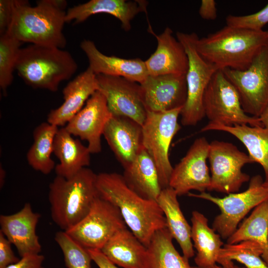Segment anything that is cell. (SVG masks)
I'll return each mask as SVG.
<instances>
[{
	"label": "cell",
	"mask_w": 268,
	"mask_h": 268,
	"mask_svg": "<svg viewBox=\"0 0 268 268\" xmlns=\"http://www.w3.org/2000/svg\"><path fill=\"white\" fill-rule=\"evenodd\" d=\"M98 196L116 205L130 230L146 247L154 233L167 227L164 214L156 201L145 199L117 173L97 174Z\"/></svg>",
	"instance_id": "1"
},
{
	"label": "cell",
	"mask_w": 268,
	"mask_h": 268,
	"mask_svg": "<svg viewBox=\"0 0 268 268\" xmlns=\"http://www.w3.org/2000/svg\"><path fill=\"white\" fill-rule=\"evenodd\" d=\"M268 43V30H255L226 25L196 41L199 54L218 70L247 69Z\"/></svg>",
	"instance_id": "2"
},
{
	"label": "cell",
	"mask_w": 268,
	"mask_h": 268,
	"mask_svg": "<svg viewBox=\"0 0 268 268\" xmlns=\"http://www.w3.org/2000/svg\"><path fill=\"white\" fill-rule=\"evenodd\" d=\"M67 4L64 0H40L32 6L20 0L6 32L22 43L63 49L67 45L63 32Z\"/></svg>",
	"instance_id": "3"
},
{
	"label": "cell",
	"mask_w": 268,
	"mask_h": 268,
	"mask_svg": "<svg viewBox=\"0 0 268 268\" xmlns=\"http://www.w3.org/2000/svg\"><path fill=\"white\" fill-rule=\"evenodd\" d=\"M96 178L97 174L86 167L69 178L56 176L50 184L51 217L62 231L72 228L88 213L98 197Z\"/></svg>",
	"instance_id": "4"
},
{
	"label": "cell",
	"mask_w": 268,
	"mask_h": 268,
	"mask_svg": "<svg viewBox=\"0 0 268 268\" xmlns=\"http://www.w3.org/2000/svg\"><path fill=\"white\" fill-rule=\"evenodd\" d=\"M77 64L63 49L31 44L21 48L15 65L19 77L29 86L55 92L60 83L74 74Z\"/></svg>",
	"instance_id": "5"
},
{
	"label": "cell",
	"mask_w": 268,
	"mask_h": 268,
	"mask_svg": "<svg viewBox=\"0 0 268 268\" xmlns=\"http://www.w3.org/2000/svg\"><path fill=\"white\" fill-rule=\"evenodd\" d=\"M262 177L257 175L249 181L248 188L240 193H233L219 198L204 192L188 195L210 201L216 204L220 212L214 219L212 228L223 239H227L236 230L246 215L258 205L268 200V190Z\"/></svg>",
	"instance_id": "6"
},
{
	"label": "cell",
	"mask_w": 268,
	"mask_h": 268,
	"mask_svg": "<svg viewBox=\"0 0 268 268\" xmlns=\"http://www.w3.org/2000/svg\"><path fill=\"white\" fill-rule=\"evenodd\" d=\"M182 108L164 112L147 111L142 128V146L154 161L162 189L169 187L173 169L169 156L172 139L181 129Z\"/></svg>",
	"instance_id": "7"
},
{
	"label": "cell",
	"mask_w": 268,
	"mask_h": 268,
	"mask_svg": "<svg viewBox=\"0 0 268 268\" xmlns=\"http://www.w3.org/2000/svg\"><path fill=\"white\" fill-rule=\"evenodd\" d=\"M177 39L183 45L188 58L186 74L187 96L181 112V122L184 126L196 125L204 117L203 99L205 89L214 73L218 70L198 52L195 33L178 32Z\"/></svg>",
	"instance_id": "8"
},
{
	"label": "cell",
	"mask_w": 268,
	"mask_h": 268,
	"mask_svg": "<svg viewBox=\"0 0 268 268\" xmlns=\"http://www.w3.org/2000/svg\"><path fill=\"white\" fill-rule=\"evenodd\" d=\"M203 106L209 122L227 126H263L259 117L243 110L239 94L222 70L212 76L204 92Z\"/></svg>",
	"instance_id": "9"
},
{
	"label": "cell",
	"mask_w": 268,
	"mask_h": 268,
	"mask_svg": "<svg viewBox=\"0 0 268 268\" xmlns=\"http://www.w3.org/2000/svg\"><path fill=\"white\" fill-rule=\"evenodd\" d=\"M127 226L119 209L98 196L85 216L65 232L85 249L101 250L116 232Z\"/></svg>",
	"instance_id": "10"
},
{
	"label": "cell",
	"mask_w": 268,
	"mask_h": 268,
	"mask_svg": "<svg viewBox=\"0 0 268 268\" xmlns=\"http://www.w3.org/2000/svg\"><path fill=\"white\" fill-rule=\"evenodd\" d=\"M236 89L244 112L259 117L268 105V43L243 70H222Z\"/></svg>",
	"instance_id": "11"
},
{
	"label": "cell",
	"mask_w": 268,
	"mask_h": 268,
	"mask_svg": "<svg viewBox=\"0 0 268 268\" xmlns=\"http://www.w3.org/2000/svg\"><path fill=\"white\" fill-rule=\"evenodd\" d=\"M208 160L211 172L208 191L227 194L236 193L251 179L242 171V168L253 161L248 154L231 143L212 141L209 143Z\"/></svg>",
	"instance_id": "12"
},
{
	"label": "cell",
	"mask_w": 268,
	"mask_h": 268,
	"mask_svg": "<svg viewBox=\"0 0 268 268\" xmlns=\"http://www.w3.org/2000/svg\"><path fill=\"white\" fill-rule=\"evenodd\" d=\"M209 143L204 137L197 138L186 155L173 167L169 183L178 196L191 190H208L210 175L207 165Z\"/></svg>",
	"instance_id": "13"
},
{
	"label": "cell",
	"mask_w": 268,
	"mask_h": 268,
	"mask_svg": "<svg viewBox=\"0 0 268 268\" xmlns=\"http://www.w3.org/2000/svg\"><path fill=\"white\" fill-rule=\"evenodd\" d=\"M99 89L113 116L130 118L142 126L147 111L140 84L121 76L96 75Z\"/></svg>",
	"instance_id": "14"
},
{
	"label": "cell",
	"mask_w": 268,
	"mask_h": 268,
	"mask_svg": "<svg viewBox=\"0 0 268 268\" xmlns=\"http://www.w3.org/2000/svg\"><path fill=\"white\" fill-rule=\"evenodd\" d=\"M112 116L105 96L98 90L65 127L72 135L87 142L91 154L99 153L102 150L101 136Z\"/></svg>",
	"instance_id": "15"
},
{
	"label": "cell",
	"mask_w": 268,
	"mask_h": 268,
	"mask_svg": "<svg viewBox=\"0 0 268 268\" xmlns=\"http://www.w3.org/2000/svg\"><path fill=\"white\" fill-rule=\"evenodd\" d=\"M140 85L146 111L164 112L183 108L186 101V75H148Z\"/></svg>",
	"instance_id": "16"
},
{
	"label": "cell",
	"mask_w": 268,
	"mask_h": 268,
	"mask_svg": "<svg viewBox=\"0 0 268 268\" xmlns=\"http://www.w3.org/2000/svg\"><path fill=\"white\" fill-rule=\"evenodd\" d=\"M40 217V213L33 211L29 202L15 213L0 216V231L16 247L21 258L41 252L36 231Z\"/></svg>",
	"instance_id": "17"
},
{
	"label": "cell",
	"mask_w": 268,
	"mask_h": 268,
	"mask_svg": "<svg viewBox=\"0 0 268 268\" xmlns=\"http://www.w3.org/2000/svg\"><path fill=\"white\" fill-rule=\"evenodd\" d=\"M98 89L96 74L88 67L63 89L64 102L49 112L47 122L58 127H65Z\"/></svg>",
	"instance_id": "18"
},
{
	"label": "cell",
	"mask_w": 268,
	"mask_h": 268,
	"mask_svg": "<svg viewBox=\"0 0 268 268\" xmlns=\"http://www.w3.org/2000/svg\"><path fill=\"white\" fill-rule=\"evenodd\" d=\"M103 135L124 168L142 148L141 126L127 117L112 116Z\"/></svg>",
	"instance_id": "19"
},
{
	"label": "cell",
	"mask_w": 268,
	"mask_h": 268,
	"mask_svg": "<svg viewBox=\"0 0 268 268\" xmlns=\"http://www.w3.org/2000/svg\"><path fill=\"white\" fill-rule=\"evenodd\" d=\"M80 48L87 57L88 67L96 75L121 76L139 84L149 75L145 62L139 58L127 59L105 55L89 40L82 41Z\"/></svg>",
	"instance_id": "20"
},
{
	"label": "cell",
	"mask_w": 268,
	"mask_h": 268,
	"mask_svg": "<svg viewBox=\"0 0 268 268\" xmlns=\"http://www.w3.org/2000/svg\"><path fill=\"white\" fill-rule=\"evenodd\" d=\"M147 2L143 0H91L69 8L66 14V22L74 20L83 22L91 15L105 13L118 19L126 31L131 29V21L139 12L145 11Z\"/></svg>",
	"instance_id": "21"
},
{
	"label": "cell",
	"mask_w": 268,
	"mask_h": 268,
	"mask_svg": "<svg viewBox=\"0 0 268 268\" xmlns=\"http://www.w3.org/2000/svg\"><path fill=\"white\" fill-rule=\"evenodd\" d=\"M172 33V30L166 27L161 34L156 35V49L144 61L149 75L186 74L189 64L187 54Z\"/></svg>",
	"instance_id": "22"
},
{
	"label": "cell",
	"mask_w": 268,
	"mask_h": 268,
	"mask_svg": "<svg viewBox=\"0 0 268 268\" xmlns=\"http://www.w3.org/2000/svg\"><path fill=\"white\" fill-rule=\"evenodd\" d=\"M65 128L59 129L55 137L53 153L60 161L56 165L57 176L70 178L90 164L91 153L87 146L74 138Z\"/></svg>",
	"instance_id": "23"
},
{
	"label": "cell",
	"mask_w": 268,
	"mask_h": 268,
	"mask_svg": "<svg viewBox=\"0 0 268 268\" xmlns=\"http://www.w3.org/2000/svg\"><path fill=\"white\" fill-rule=\"evenodd\" d=\"M208 131L226 132L239 139L247 148L253 163L257 162L263 167L264 182H268V127L246 125L227 126L208 122L201 132Z\"/></svg>",
	"instance_id": "24"
},
{
	"label": "cell",
	"mask_w": 268,
	"mask_h": 268,
	"mask_svg": "<svg viewBox=\"0 0 268 268\" xmlns=\"http://www.w3.org/2000/svg\"><path fill=\"white\" fill-rule=\"evenodd\" d=\"M123 176L128 185L139 195L156 201L162 189L156 165L143 147L133 161L124 168Z\"/></svg>",
	"instance_id": "25"
},
{
	"label": "cell",
	"mask_w": 268,
	"mask_h": 268,
	"mask_svg": "<svg viewBox=\"0 0 268 268\" xmlns=\"http://www.w3.org/2000/svg\"><path fill=\"white\" fill-rule=\"evenodd\" d=\"M178 195L170 187L162 190L156 201L162 210L167 228L179 244L183 256L189 260L195 256L191 239V226L185 218L177 199Z\"/></svg>",
	"instance_id": "26"
},
{
	"label": "cell",
	"mask_w": 268,
	"mask_h": 268,
	"mask_svg": "<svg viewBox=\"0 0 268 268\" xmlns=\"http://www.w3.org/2000/svg\"><path fill=\"white\" fill-rule=\"evenodd\" d=\"M100 250L123 268H144L147 247L127 228L116 232Z\"/></svg>",
	"instance_id": "27"
},
{
	"label": "cell",
	"mask_w": 268,
	"mask_h": 268,
	"mask_svg": "<svg viewBox=\"0 0 268 268\" xmlns=\"http://www.w3.org/2000/svg\"><path fill=\"white\" fill-rule=\"evenodd\" d=\"M191 222V239L197 251L194 259L197 267L217 264L219 251L224 245L220 235L209 227L207 218L198 211L192 212Z\"/></svg>",
	"instance_id": "28"
},
{
	"label": "cell",
	"mask_w": 268,
	"mask_h": 268,
	"mask_svg": "<svg viewBox=\"0 0 268 268\" xmlns=\"http://www.w3.org/2000/svg\"><path fill=\"white\" fill-rule=\"evenodd\" d=\"M173 239L167 227L154 233L147 247L144 268H195L177 251Z\"/></svg>",
	"instance_id": "29"
},
{
	"label": "cell",
	"mask_w": 268,
	"mask_h": 268,
	"mask_svg": "<svg viewBox=\"0 0 268 268\" xmlns=\"http://www.w3.org/2000/svg\"><path fill=\"white\" fill-rule=\"evenodd\" d=\"M245 240L257 243L263 250L262 258L268 265V200L253 210L251 214L227 239L234 244Z\"/></svg>",
	"instance_id": "30"
},
{
	"label": "cell",
	"mask_w": 268,
	"mask_h": 268,
	"mask_svg": "<svg viewBox=\"0 0 268 268\" xmlns=\"http://www.w3.org/2000/svg\"><path fill=\"white\" fill-rule=\"evenodd\" d=\"M58 130V127L47 122L40 124L33 131V142L27 153V160L34 170L45 175L50 174L56 167L51 154Z\"/></svg>",
	"instance_id": "31"
},
{
	"label": "cell",
	"mask_w": 268,
	"mask_h": 268,
	"mask_svg": "<svg viewBox=\"0 0 268 268\" xmlns=\"http://www.w3.org/2000/svg\"><path fill=\"white\" fill-rule=\"evenodd\" d=\"M262 254L263 250L260 246L253 241L226 243L219 251L217 263L228 267L233 266V261H236L246 268H268V265L262 258Z\"/></svg>",
	"instance_id": "32"
},
{
	"label": "cell",
	"mask_w": 268,
	"mask_h": 268,
	"mask_svg": "<svg viewBox=\"0 0 268 268\" xmlns=\"http://www.w3.org/2000/svg\"><path fill=\"white\" fill-rule=\"evenodd\" d=\"M0 87L5 95L13 79V72L22 43L8 32L0 35Z\"/></svg>",
	"instance_id": "33"
},
{
	"label": "cell",
	"mask_w": 268,
	"mask_h": 268,
	"mask_svg": "<svg viewBox=\"0 0 268 268\" xmlns=\"http://www.w3.org/2000/svg\"><path fill=\"white\" fill-rule=\"evenodd\" d=\"M55 240L61 249L67 268H91L92 261L88 250L65 231L56 233Z\"/></svg>",
	"instance_id": "34"
},
{
	"label": "cell",
	"mask_w": 268,
	"mask_h": 268,
	"mask_svg": "<svg viewBox=\"0 0 268 268\" xmlns=\"http://www.w3.org/2000/svg\"><path fill=\"white\" fill-rule=\"evenodd\" d=\"M20 0H0V35L9 29Z\"/></svg>",
	"instance_id": "35"
},
{
	"label": "cell",
	"mask_w": 268,
	"mask_h": 268,
	"mask_svg": "<svg viewBox=\"0 0 268 268\" xmlns=\"http://www.w3.org/2000/svg\"><path fill=\"white\" fill-rule=\"evenodd\" d=\"M11 245L10 242L0 231V268H6L20 260L13 252Z\"/></svg>",
	"instance_id": "36"
},
{
	"label": "cell",
	"mask_w": 268,
	"mask_h": 268,
	"mask_svg": "<svg viewBox=\"0 0 268 268\" xmlns=\"http://www.w3.org/2000/svg\"><path fill=\"white\" fill-rule=\"evenodd\" d=\"M44 256L40 254L28 255L21 257L17 262L6 268H44Z\"/></svg>",
	"instance_id": "37"
},
{
	"label": "cell",
	"mask_w": 268,
	"mask_h": 268,
	"mask_svg": "<svg viewBox=\"0 0 268 268\" xmlns=\"http://www.w3.org/2000/svg\"><path fill=\"white\" fill-rule=\"evenodd\" d=\"M199 13L200 16L203 19H215L217 17V9L215 0H202Z\"/></svg>",
	"instance_id": "38"
},
{
	"label": "cell",
	"mask_w": 268,
	"mask_h": 268,
	"mask_svg": "<svg viewBox=\"0 0 268 268\" xmlns=\"http://www.w3.org/2000/svg\"><path fill=\"white\" fill-rule=\"evenodd\" d=\"M92 260L99 268H119L98 249H87Z\"/></svg>",
	"instance_id": "39"
},
{
	"label": "cell",
	"mask_w": 268,
	"mask_h": 268,
	"mask_svg": "<svg viewBox=\"0 0 268 268\" xmlns=\"http://www.w3.org/2000/svg\"><path fill=\"white\" fill-rule=\"evenodd\" d=\"M259 118L263 126L268 127V105Z\"/></svg>",
	"instance_id": "40"
},
{
	"label": "cell",
	"mask_w": 268,
	"mask_h": 268,
	"mask_svg": "<svg viewBox=\"0 0 268 268\" xmlns=\"http://www.w3.org/2000/svg\"><path fill=\"white\" fill-rule=\"evenodd\" d=\"M194 268H246L245 267H241L238 266L237 265H236L235 264L232 267H226L222 266L220 265H217V264H214L212 266L206 267H198L196 266V267H194Z\"/></svg>",
	"instance_id": "41"
},
{
	"label": "cell",
	"mask_w": 268,
	"mask_h": 268,
	"mask_svg": "<svg viewBox=\"0 0 268 268\" xmlns=\"http://www.w3.org/2000/svg\"><path fill=\"white\" fill-rule=\"evenodd\" d=\"M5 171L2 168L1 165L0 167V188L2 187L4 183V179L5 177Z\"/></svg>",
	"instance_id": "42"
},
{
	"label": "cell",
	"mask_w": 268,
	"mask_h": 268,
	"mask_svg": "<svg viewBox=\"0 0 268 268\" xmlns=\"http://www.w3.org/2000/svg\"><path fill=\"white\" fill-rule=\"evenodd\" d=\"M264 185L266 187V188L268 190V182H264Z\"/></svg>",
	"instance_id": "43"
}]
</instances>
